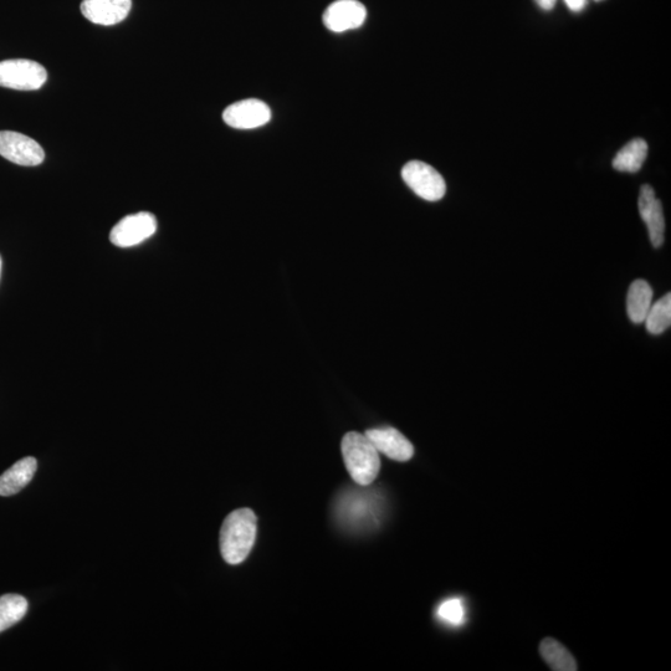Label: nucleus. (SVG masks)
Returning a JSON list of instances; mask_svg holds the SVG:
<instances>
[{
  "label": "nucleus",
  "mask_w": 671,
  "mask_h": 671,
  "mask_svg": "<svg viewBox=\"0 0 671 671\" xmlns=\"http://www.w3.org/2000/svg\"><path fill=\"white\" fill-rule=\"evenodd\" d=\"M402 178L404 183L424 201L438 202L447 192V184L442 174L424 162H408L402 168Z\"/></svg>",
  "instance_id": "5"
},
{
  "label": "nucleus",
  "mask_w": 671,
  "mask_h": 671,
  "mask_svg": "<svg viewBox=\"0 0 671 671\" xmlns=\"http://www.w3.org/2000/svg\"><path fill=\"white\" fill-rule=\"evenodd\" d=\"M223 120L229 127L237 130H254L269 124L271 110L265 102L258 99H248L235 102L223 112Z\"/></svg>",
  "instance_id": "8"
},
{
  "label": "nucleus",
  "mask_w": 671,
  "mask_h": 671,
  "mask_svg": "<svg viewBox=\"0 0 671 671\" xmlns=\"http://www.w3.org/2000/svg\"><path fill=\"white\" fill-rule=\"evenodd\" d=\"M535 2L537 3V5H539L541 9L552 10L553 8H555L557 0H535Z\"/></svg>",
  "instance_id": "21"
},
{
  "label": "nucleus",
  "mask_w": 671,
  "mask_h": 671,
  "mask_svg": "<svg viewBox=\"0 0 671 671\" xmlns=\"http://www.w3.org/2000/svg\"><path fill=\"white\" fill-rule=\"evenodd\" d=\"M131 8L132 0H84L81 3L84 17L105 27L124 22Z\"/></svg>",
  "instance_id": "12"
},
{
  "label": "nucleus",
  "mask_w": 671,
  "mask_h": 671,
  "mask_svg": "<svg viewBox=\"0 0 671 671\" xmlns=\"http://www.w3.org/2000/svg\"><path fill=\"white\" fill-rule=\"evenodd\" d=\"M366 435L378 453L396 462H408L414 455V447L396 428L383 427L367 430Z\"/></svg>",
  "instance_id": "11"
},
{
  "label": "nucleus",
  "mask_w": 671,
  "mask_h": 671,
  "mask_svg": "<svg viewBox=\"0 0 671 671\" xmlns=\"http://www.w3.org/2000/svg\"><path fill=\"white\" fill-rule=\"evenodd\" d=\"M157 232V219L148 212L127 215L112 228L111 243L119 248H131L150 239Z\"/></svg>",
  "instance_id": "6"
},
{
  "label": "nucleus",
  "mask_w": 671,
  "mask_h": 671,
  "mask_svg": "<svg viewBox=\"0 0 671 671\" xmlns=\"http://www.w3.org/2000/svg\"><path fill=\"white\" fill-rule=\"evenodd\" d=\"M28 612V601L19 594L0 597V633L22 621Z\"/></svg>",
  "instance_id": "17"
},
{
  "label": "nucleus",
  "mask_w": 671,
  "mask_h": 671,
  "mask_svg": "<svg viewBox=\"0 0 671 671\" xmlns=\"http://www.w3.org/2000/svg\"><path fill=\"white\" fill-rule=\"evenodd\" d=\"M258 519L253 510H235L225 517L220 530V552L229 565H240L247 560L254 547Z\"/></svg>",
  "instance_id": "1"
},
{
  "label": "nucleus",
  "mask_w": 671,
  "mask_h": 671,
  "mask_svg": "<svg viewBox=\"0 0 671 671\" xmlns=\"http://www.w3.org/2000/svg\"><path fill=\"white\" fill-rule=\"evenodd\" d=\"M645 327L649 334L662 335L671 325V295L667 294L662 299L650 306L647 317H645Z\"/></svg>",
  "instance_id": "18"
},
{
  "label": "nucleus",
  "mask_w": 671,
  "mask_h": 671,
  "mask_svg": "<svg viewBox=\"0 0 671 671\" xmlns=\"http://www.w3.org/2000/svg\"><path fill=\"white\" fill-rule=\"evenodd\" d=\"M2 268H3V260L2 256H0V276H2Z\"/></svg>",
  "instance_id": "22"
},
{
  "label": "nucleus",
  "mask_w": 671,
  "mask_h": 671,
  "mask_svg": "<svg viewBox=\"0 0 671 671\" xmlns=\"http://www.w3.org/2000/svg\"><path fill=\"white\" fill-rule=\"evenodd\" d=\"M594 2H598V3H599V2H603V0H594Z\"/></svg>",
  "instance_id": "23"
},
{
  "label": "nucleus",
  "mask_w": 671,
  "mask_h": 671,
  "mask_svg": "<svg viewBox=\"0 0 671 671\" xmlns=\"http://www.w3.org/2000/svg\"><path fill=\"white\" fill-rule=\"evenodd\" d=\"M48 80V71L33 60L12 59L0 61V86L18 91L42 89Z\"/></svg>",
  "instance_id": "4"
},
{
  "label": "nucleus",
  "mask_w": 671,
  "mask_h": 671,
  "mask_svg": "<svg viewBox=\"0 0 671 671\" xmlns=\"http://www.w3.org/2000/svg\"><path fill=\"white\" fill-rule=\"evenodd\" d=\"M367 9L358 0H337L324 13V24L332 33H345L361 28L366 22Z\"/></svg>",
  "instance_id": "9"
},
{
  "label": "nucleus",
  "mask_w": 671,
  "mask_h": 671,
  "mask_svg": "<svg viewBox=\"0 0 671 671\" xmlns=\"http://www.w3.org/2000/svg\"><path fill=\"white\" fill-rule=\"evenodd\" d=\"M38 462L33 457L23 458L0 476V496H12L22 491L37 473Z\"/></svg>",
  "instance_id": "13"
},
{
  "label": "nucleus",
  "mask_w": 671,
  "mask_h": 671,
  "mask_svg": "<svg viewBox=\"0 0 671 671\" xmlns=\"http://www.w3.org/2000/svg\"><path fill=\"white\" fill-rule=\"evenodd\" d=\"M567 8L573 13H580L587 7L588 0H565Z\"/></svg>",
  "instance_id": "20"
},
{
  "label": "nucleus",
  "mask_w": 671,
  "mask_h": 671,
  "mask_svg": "<svg viewBox=\"0 0 671 671\" xmlns=\"http://www.w3.org/2000/svg\"><path fill=\"white\" fill-rule=\"evenodd\" d=\"M640 217L647 224L650 242L654 248L662 247L665 239V219L662 202L649 184L640 188L638 201Z\"/></svg>",
  "instance_id": "10"
},
{
  "label": "nucleus",
  "mask_w": 671,
  "mask_h": 671,
  "mask_svg": "<svg viewBox=\"0 0 671 671\" xmlns=\"http://www.w3.org/2000/svg\"><path fill=\"white\" fill-rule=\"evenodd\" d=\"M653 289L647 281L638 279L629 286L627 312L633 324H643L653 304Z\"/></svg>",
  "instance_id": "14"
},
{
  "label": "nucleus",
  "mask_w": 671,
  "mask_h": 671,
  "mask_svg": "<svg viewBox=\"0 0 671 671\" xmlns=\"http://www.w3.org/2000/svg\"><path fill=\"white\" fill-rule=\"evenodd\" d=\"M0 156L18 166L35 167L45 160L43 147L23 133L0 131Z\"/></svg>",
  "instance_id": "7"
},
{
  "label": "nucleus",
  "mask_w": 671,
  "mask_h": 671,
  "mask_svg": "<svg viewBox=\"0 0 671 671\" xmlns=\"http://www.w3.org/2000/svg\"><path fill=\"white\" fill-rule=\"evenodd\" d=\"M648 157V143L642 138L627 143L614 157L613 167L619 172L637 173Z\"/></svg>",
  "instance_id": "15"
},
{
  "label": "nucleus",
  "mask_w": 671,
  "mask_h": 671,
  "mask_svg": "<svg viewBox=\"0 0 671 671\" xmlns=\"http://www.w3.org/2000/svg\"><path fill=\"white\" fill-rule=\"evenodd\" d=\"M382 510L381 499L366 491H352L338 504V517L348 527H371L377 524L379 512Z\"/></svg>",
  "instance_id": "3"
},
{
  "label": "nucleus",
  "mask_w": 671,
  "mask_h": 671,
  "mask_svg": "<svg viewBox=\"0 0 671 671\" xmlns=\"http://www.w3.org/2000/svg\"><path fill=\"white\" fill-rule=\"evenodd\" d=\"M540 653L552 670L576 671L578 669L573 655L555 639L546 638L541 643Z\"/></svg>",
  "instance_id": "16"
},
{
  "label": "nucleus",
  "mask_w": 671,
  "mask_h": 671,
  "mask_svg": "<svg viewBox=\"0 0 671 671\" xmlns=\"http://www.w3.org/2000/svg\"><path fill=\"white\" fill-rule=\"evenodd\" d=\"M341 449L352 479L361 486L371 485L381 469V459L367 435L357 432L347 433L342 439Z\"/></svg>",
  "instance_id": "2"
},
{
  "label": "nucleus",
  "mask_w": 671,
  "mask_h": 671,
  "mask_svg": "<svg viewBox=\"0 0 671 671\" xmlns=\"http://www.w3.org/2000/svg\"><path fill=\"white\" fill-rule=\"evenodd\" d=\"M437 617L448 626L462 627L466 622V607L463 599L454 597L444 601L437 609Z\"/></svg>",
  "instance_id": "19"
}]
</instances>
